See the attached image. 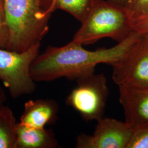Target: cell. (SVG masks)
Here are the masks:
<instances>
[{
	"label": "cell",
	"instance_id": "6da1fadb",
	"mask_svg": "<svg viewBox=\"0 0 148 148\" xmlns=\"http://www.w3.org/2000/svg\"><path fill=\"white\" fill-rule=\"evenodd\" d=\"M133 32L122 42L109 48L89 51L71 41L62 47L49 46L33 61L30 75L35 82H48L62 77L76 79L95 73L99 64L111 65L132 47L141 37Z\"/></svg>",
	"mask_w": 148,
	"mask_h": 148
},
{
	"label": "cell",
	"instance_id": "7a4b0ae2",
	"mask_svg": "<svg viewBox=\"0 0 148 148\" xmlns=\"http://www.w3.org/2000/svg\"><path fill=\"white\" fill-rule=\"evenodd\" d=\"M73 41L83 46L104 38L120 42L133 32L125 5L109 0H93Z\"/></svg>",
	"mask_w": 148,
	"mask_h": 148
},
{
	"label": "cell",
	"instance_id": "3957f363",
	"mask_svg": "<svg viewBox=\"0 0 148 148\" xmlns=\"http://www.w3.org/2000/svg\"><path fill=\"white\" fill-rule=\"evenodd\" d=\"M9 41L6 49L21 52L41 42L49 30L51 16L41 7V0H5Z\"/></svg>",
	"mask_w": 148,
	"mask_h": 148
},
{
	"label": "cell",
	"instance_id": "277c9868",
	"mask_svg": "<svg viewBox=\"0 0 148 148\" xmlns=\"http://www.w3.org/2000/svg\"><path fill=\"white\" fill-rule=\"evenodd\" d=\"M40 47L39 42L21 52L0 48V82L12 98L31 95L36 90V82L30 75V68L39 54Z\"/></svg>",
	"mask_w": 148,
	"mask_h": 148
},
{
	"label": "cell",
	"instance_id": "5b68a950",
	"mask_svg": "<svg viewBox=\"0 0 148 148\" xmlns=\"http://www.w3.org/2000/svg\"><path fill=\"white\" fill-rule=\"evenodd\" d=\"M76 81L77 86L68 96L66 104L86 121H97L103 117L109 95L105 76L94 73Z\"/></svg>",
	"mask_w": 148,
	"mask_h": 148
},
{
	"label": "cell",
	"instance_id": "8992f818",
	"mask_svg": "<svg viewBox=\"0 0 148 148\" xmlns=\"http://www.w3.org/2000/svg\"><path fill=\"white\" fill-rule=\"evenodd\" d=\"M110 65L112 79L117 85L148 92V42L143 35L127 53Z\"/></svg>",
	"mask_w": 148,
	"mask_h": 148
},
{
	"label": "cell",
	"instance_id": "52a82bcc",
	"mask_svg": "<svg viewBox=\"0 0 148 148\" xmlns=\"http://www.w3.org/2000/svg\"><path fill=\"white\" fill-rule=\"evenodd\" d=\"M97 121L93 134H81L76 148H127L133 131L125 122L104 117Z\"/></svg>",
	"mask_w": 148,
	"mask_h": 148
},
{
	"label": "cell",
	"instance_id": "ba28073f",
	"mask_svg": "<svg viewBox=\"0 0 148 148\" xmlns=\"http://www.w3.org/2000/svg\"><path fill=\"white\" fill-rule=\"evenodd\" d=\"M125 122L133 131L148 126V92L119 86Z\"/></svg>",
	"mask_w": 148,
	"mask_h": 148
},
{
	"label": "cell",
	"instance_id": "9c48e42d",
	"mask_svg": "<svg viewBox=\"0 0 148 148\" xmlns=\"http://www.w3.org/2000/svg\"><path fill=\"white\" fill-rule=\"evenodd\" d=\"M58 110L57 102L52 99L29 100L24 104L18 122L26 127L45 128L57 121Z\"/></svg>",
	"mask_w": 148,
	"mask_h": 148
},
{
	"label": "cell",
	"instance_id": "30bf717a",
	"mask_svg": "<svg viewBox=\"0 0 148 148\" xmlns=\"http://www.w3.org/2000/svg\"><path fill=\"white\" fill-rule=\"evenodd\" d=\"M16 148H56L58 142L52 129L32 128L18 123Z\"/></svg>",
	"mask_w": 148,
	"mask_h": 148
},
{
	"label": "cell",
	"instance_id": "8fae6325",
	"mask_svg": "<svg viewBox=\"0 0 148 148\" xmlns=\"http://www.w3.org/2000/svg\"><path fill=\"white\" fill-rule=\"evenodd\" d=\"M93 0H41L43 12L52 16L57 10L67 12L78 21H83Z\"/></svg>",
	"mask_w": 148,
	"mask_h": 148
},
{
	"label": "cell",
	"instance_id": "7c38bea8",
	"mask_svg": "<svg viewBox=\"0 0 148 148\" xmlns=\"http://www.w3.org/2000/svg\"><path fill=\"white\" fill-rule=\"evenodd\" d=\"M18 123L10 107L0 108V148H16Z\"/></svg>",
	"mask_w": 148,
	"mask_h": 148
},
{
	"label": "cell",
	"instance_id": "4fadbf2b",
	"mask_svg": "<svg viewBox=\"0 0 148 148\" xmlns=\"http://www.w3.org/2000/svg\"><path fill=\"white\" fill-rule=\"evenodd\" d=\"M125 7L132 25L148 15V0H127Z\"/></svg>",
	"mask_w": 148,
	"mask_h": 148
},
{
	"label": "cell",
	"instance_id": "5bb4252c",
	"mask_svg": "<svg viewBox=\"0 0 148 148\" xmlns=\"http://www.w3.org/2000/svg\"><path fill=\"white\" fill-rule=\"evenodd\" d=\"M127 148H148V126L133 131Z\"/></svg>",
	"mask_w": 148,
	"mask_h": 148
},
{
	"label": "cell",
	"instance_id": "9a60e30c",
	"mask_svg": "<svg viewBox=\"0 0 148 148\" xmlns=\"http://www.w3.org/2000/svg\"><path fill=\"white\" fill-rule=\"evenodd\" d=\"M9 41V30L7 23L5 0H0V48L7 49Z\"/></svg>",
	"mask_w": 148,
	"mask_h": 148
},
{
	"label": "cell",
	"instance_id": "2e32d148",
	"mask_svg": "<svg viewBox=\"0 0 148 148\" xmlns=\"http://www.w3.org/2000/svg\"><path fill=\"white\" fill-rule=\"evenodd\" d=\"M132 27L133 31L137 32L141 35L148 34V15L133 23Z\"/></svg>",
	"mask_w": 148,
	"mask_h": 148
},
{
	"label": "cell",
	"instance_id": "e0dca14e",
	"mask_svg": "<svg viewBox=\"0 0 148 148\" xmlns=\"http://www.w3.org/2000/svg\"><path fill=\"white\" fill-rule=\"evenodd\" d=\"M7 99V95L3 87L0 85V108L5 105Z\"/></svg>",
	"mask_w": 148,
	"mask_h": 148
},
{
	"label": "cell",
	"instance_id": "ac0fdd59",
	"mask_svg": "<svg viewBox=\"0 0 148 148\" xmlns=\"http://www.w3.org/2000/svg\"><path fill=\"white\" fill-rule=\"evenodd\" d=\"M109 1H111L112 2L117 3V4L123 5H126L127 1V0H109Z\"/></svg>",
	"mask_w": 148,
	"mask_h": 148
},
{
	"label": "cell",
	"instance_id": "d6986e66",
	"mask_svg": "<svg viewBox=\"0 0 148 148\" xmlns=\"http://www.w3.org/2000/svg\"><path fill=\"white\" fill-rule=\"evenodd\" d=\"M143 36L147 40V41L148 42V34H145V35H144Z\"/></svg>",
	"mask_w": 148,
	"mask_h": 148
}]
</instances>
